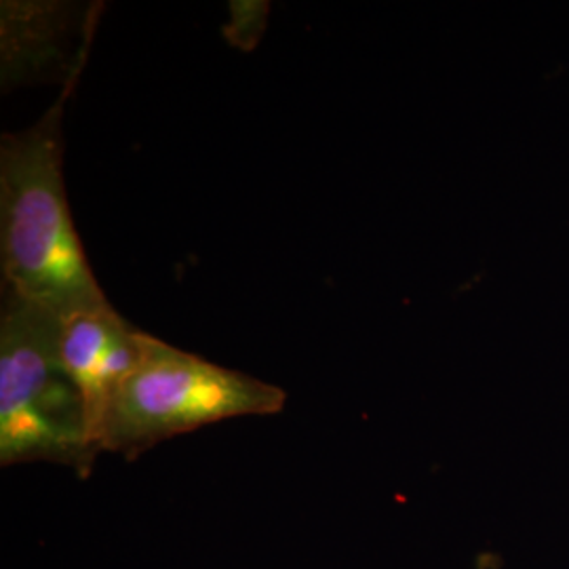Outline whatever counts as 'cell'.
Masks as SVG:
<instances>
[{
	"label": "cell",
	"instance_id": "1",
	"mask_svg": "<svg viewBox=\"0 0 569 569\" xmlns=\"http://www.w3.org/2000/svg\"><path fill=\"white\" fill-rule=\"evenodd\" d=\"M79 79L39 121L0 138L2 289L61 321L110 305L72 222L63 180V112Z\"/></svg>",
	"mask_w": 569,
	"mask_h": 569
},
{
	"label": "cell",
	"instance_id": "2",
	"mask_svg": "<svg viewBox=\"0 0 569 569\" xmlns=\"http://www.w3.org/2000/svg\"><path fill=\"white\" fill-rule=\"evenodd\" d=\"M61 319L2 289L0 467L47 462L87 479L100 451L82 395L60 361Z\"/></svg>",
	"mask_w": 569,
	"mask_h": 569
},
{
	"label": "cell",
	"instance_id": "3",
	"mask_svg": "<svg viewBox=\"0 0 569 569\" xmlns=\"http://www.w3.org/2000/svg\"><path fill=\"white\" fill-rule=\"evenodd\" d=\"M287 392L146 333L142 361L103 411L100 453L136 460L173 437L234 418L274 416Z\"/></svg>",
	"mask_w": 569,
	"mask_h": 569
},
{
	"label": "cell",
	"instance_id": "4",
	"mask_svg": "<svg viewBox=\"0 0 569 569\" xmlns=\"http://www.w3.org/2000/svg\"><path fill=\"white\" fill-rule=\"evenodd\" d=\"M103 2L87 9L58 0L0 2V82L9 93L23 84L81 79Z\"/></svg>",
	"mask_w": 569,
	"mask_h": 569
},
{
	"label": "cell",
	"instance_id": "5",
	"mask_svg": "<svg viewBox=\"0 0 569 569\" xmlns=\"http://www.w3.org/2000/svg\"><path fill=\"white\" fill-rule=\"evenodd\" d=\"M143 346L146 331L131 326L112 305L74 315L61 323V366L82 395L93 443L110 399L140 366Z\"/></svg>",
	"mask_w": 569,
	"mask_h": 569
},
{
	"label": "cell",
	"instance_id": "6",
	"mask_svg": "<svg viewBox=\"0 0 569 569\" xmlns=\"http://www.w3.org/2000/svg\"><path fill=\"white\" fill-rule=\"evenodd\" d=\"M270 18L268 0H230L228 21L222 26L226 42L243 53H251L262 42Z\"/></svg>",
	"mask_w": 569,
	"mask_h": 569
}]
</instances>
